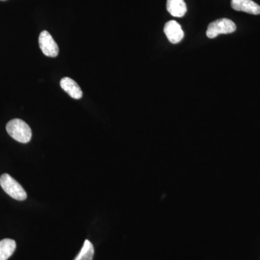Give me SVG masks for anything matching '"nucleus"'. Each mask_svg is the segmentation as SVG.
Instances as JSON below:
<instances>
[{
	"mask_svg": "<svg viewBox=\"0 0 260 260\" xmlns=\"http://www.w3.org/2000/svg\"><path fill=\"white\" fill-rule=\"evenodd\" d=\"M7 132L13 139L21 143L30 142L32 137L30 126L21 119H15L7 124Z\"/></svg>",
	"mask_w": 260,
	"mask_h": 260,
	"instance_id": "obj_1",
	"label": "nucleus"
},
{
	"mask_svg": "<svg viewBox=\"0 0 260 260\" xmlns=\"http://www.w3.org/2000/svg\"><path fill=\"white\" fill-rule=\"evenodd\" d=\"M0 185L13 199L23 201L27 198L26 192L22 186L8 174H3L0 177Z\"/></svg>",
	"mask_w": 260,
	"mask_h": 260,
	"instance_id": "obj_2",
	"label": "nucleus"
},
{
	"mask_svg": "<svg viewBox=\"0 0 260 260\" xmlns=\"http://www.w3.org/2000/svg\"><path fill=\"white\" fill-rule=\"evenodd\" d=\"M237 30V26L232 20L227 18L218 19L209 24L207 30V37L214 39L220 34H229Z\"/></svg>",
	"mask_w": 260,
	"mask_h": 260,
	"instance_id": "obj_3",
	"label": "nucleus"
},
{
	"mask_svg": "<svg viewBox=\"0 0 260 260\" xmlns=\"http://www.w3.org/2000/svg\"><path fill=\"white\" fill-rule=\"evenodd\" d=\"M39 44L44 55L49 57H56L59 54V47L51 34L47 30L41 32Z\"/></svg>",
	"mask_w": 260,
	"mask_h": 260,
	"instance_id": "obj_4",
	"label": "nucleus"
},
{
	"mask_svg": "<svg viewBox=\"0 0 260 260\" xmlns=\"http://www.w3.org/2000/svg\"><path fill=\"white\" fill-rule=\"evenodd\" d=\"M164 32L172 44H178L182 40L184 34L181 25L175 20H170L164 26Z\"/></svg>",
	"mask_w": 260,
	"mask_h": 260,
	"instance_id": "obj_5",
	"label": "nucleus"
},
{
	"mask_svg": "<svg viewBox=\"0 0 260 260\" xmlns=\"http://www.w3.org/2000/svg\"><path fill=\"white\" fill-rule=\"evenodd\" d=\"M232 8L236 11L251 15L260 14V6L252 0H232Z\"/></svg>",
	"mask_w": 260,
	"mask_h": 260,
	"instance_id": "obj_6",
	"label": "nucleus"
},
{
	"mask_svg": "<svg viewBox=\"0 0 260 260\" xmlns=\"http://www.w3.org/2000/svg\"><path fill=\"white\" fill-rule=\"evenodd\" d=\"M61 88L67 92L70 96L75 99H80L83 96V92L78 84L71 78H62L60 81Z\"/></svg>",
	"mask_w": 260,
	"mask_h": 260,
	"instance_id": "obj_7",
	"label": "nucleus"
},
{
	"mask_svg": "<svg viewBox=\"0 0 260 260\" xmlns=\"http://www.w3.org/2000/svg\"><path fill=\"white\" fill-rule=\"evenodd\" d=\"M168 12L172 16L181 18L186 13V5L184 0H167Z\"/></svg>",
	"mask_w": 260,
	"mask_h": 260,
	"instance_id": "obj_8",
	"label": "nucleus"
},
{
	"mask_svg": "<svg viewBox=\"0 0 260 260\" xmlns=\"http://www.w3.org/2000/svg\"><path fill=\"white\" fill-rule=\"evenodd\" d=\"M16 249V242L13 239H5L0 241V260H8Z\"/></svg>",
	"mask_w": 260,
	"mask_h": 260,
	"instance_id": "obj_9",
	"label": "nucleus"
},
{
	"mask_svg": "<svg viewBox=\"0 0 260 260\" xmlns=\"http://www.w3.org/2000/svg\"><path fill=\"white\" fill-rule=\"evenodd\" d=\"M94 248L92 243L89 240H85L83 248L78 255L74 260H93Z\"/></svg>",
	"mask_w": 260,
	"mask_h": 260,
	"instance_id": "obj_10",
	"label": "nucleus"
}]
</instances>
